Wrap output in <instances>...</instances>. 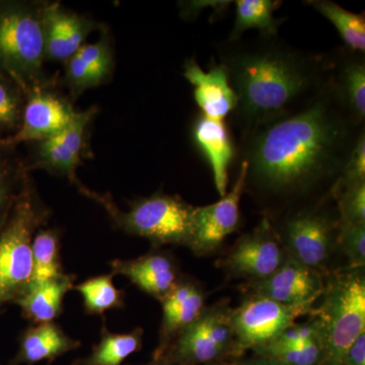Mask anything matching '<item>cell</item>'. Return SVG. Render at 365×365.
<instances>
[{"instance_id":"obj_2","label":"cell","mask_w":365,"mask_h":365,"mask_svg":"<svg viewBox=\"0 0 365 365\" xmlns=\"http://www.w3.org/2000/svg\"><path fill=\"white\" fill-rule=\"evenodd\" d=\"M213 47L237 100L230 118L239 138L297 111L330 79L328 53L300 49L278 35L225 39Z\"/></svg>"},{"instance_id":"obj_8","label":"cell","mask_w":365,"mask_h":365,"mask_svg":"<svg viewBox=\"0 0 365 365\" xmlns=\"http://www.w3.org/2000/svg\"><path fill=\"white\" fill-rule=\"evenodd\" d=\"M100 112L97 106L78 111L66 128L51 137L25 144L26 170H45L51 176L68 180L78 191L85 185L78 178V169L83 160L91 157V127Z\"/></svg>"},{"instance_id":"obj_6","label":"cell","mask_w":365,"mask_h":365,"mask_svg":"<svg viewBox=\"0 0 365 365\" xmlns=\"http://www.w3.org/2000/svg\"><path fill=\"white\" fill-rule=\"evenodd\" d=\"M321 306L314 309L322 330V365H342L353 341L365 332V279L361 269H349L328 280L321 295Z\"/></svg>"},{"instance_id":"obj_1","label":"cell","mask_w":365,"mask_h":365,"mask_svg":"<svg viewBox=\"0 0 365 365\" xmlns=\"http://www.w3.org/2000/svg\"><path fill=\"white\" fill-rule=\"evenodd\" d=\"M365 125L343 109L331 85L297 111L239 138L237 158L246 165L245 190L290 202L337 184Z\"/></svg>"},{"instance_id":"obj_19","label":"cell","mask_w":365,"mask_h":365,"mask_svg":"<svg viewBox=\"0 0 365 365\" xmlns=\"http://www.w3.org/2000/svg\"><path fill=\"white\" fill-rule=\"evenodd\" d=\"M182 76L194 86V100L201 114L213 119L225 120L234 112L237 100L228 81L227 72L220 63L212 62L204 71L194 57L185 60Z\"/></svg>"},{"instance_id":"obj_33","label":"cell","mask_w":365,"mask_h":365,"mask_svg":"<svg viewBox=\"0 0 365 365\" xmlns=\"http://www.w3.org/2000/svg\"><path fill=\"white\" fill-rule=\"evenodd\" d=\"M343 253L347 257L350 269L365 265V225L340 222L337 235Z\"/></svg>"},{"instance_id":"obj_31","label":"cell","mask_w":365,"mask_h":365,"mask_svg":"<svg viewBox=\"0 0 365 365\" xmlns=\"http://www.w3.org/2000/svg\"><path fill=\"white\" fill-rule=\"evenodd\" d=\"M257 356L276 360L285 365H322L324 348L322 341L302 345L278 346L265 344L255 348Z\"/></svg>"},{"instance_id":"obj_3","label":"cell","mask_w":365,"mask_h":365,"mask_svg":"<svg viewBox=\"0 0 365 365\" xmlns=\"http://www.w3.org/2000/svg\"><path fill=\"white\" fill-rule=\"evenodd\" d=\"M52 210L32 176L0 230V314L28 292L33 275V239L47 227Z\"/></svg>"},{"instance_id":"obj_26","label":"cell","mask_w":365,"mask_h":365,"mask_svg":"<svg viewBox=\"0 0 365 365\" xmlns=\"http://www.w3.org/2000/svg\"><path fill=\"white\" fill-rule=\"evenodd\" d=\"M61 230L58 227H41L33 239V285L58 279L66 272L61 263Z\"/></svg>"},{"instance_id":"obj_40","label":"cell","mask_w":365,"mask_h":365,"mask_svg":"<svg viewBox=\"0 0 365 365\" xmlns=\"http://www.w3.org/2000/svg\"><path fill=\"white\" fill-rule=\"evenodd\" d=\"M205 365H237V362H232V364H230V362H225L222 360V361H215V362H211V364H205Z\"/></svg>"},{"instance_id":"obj_21","label":"cell","mask_w":365,"mask_h":365,"mask_svg":"<svg viewBox=\"0 0 365 365\" xmlns=\"http://www.w3.org/2000/svg\"><path fill=\"white\" fill-rule=\"evenodd\" d=\"M204 300L205 294L202 289L196 283L182 278L160 300L163 319L153 359H160L173 340L200 316L205 309Z\"/></svg>"},{"instance_id":"obj_12","label":"cell","mask_w":365,"mask_h":365,"mask_svg":"<svg viewBox=\"0 0 365 365\" xmlns=\"http://www.w3.org/2000/svg\"><path fill=\"white\" fill-rule=\"evenodd\" d=\"M246 165L240 163L239 174L232 191L218 202L194 207L192 232L187 247L196 255H205L220 248L228 235L241 223V199L245 192Z\"/></svg>"},{"instance_id":"obj_4","label":"cell","mask_w":365,"mask_h":365,"mask_svg":"<svg viewBox=\"0 0 365 365\" xmlns=\"http://www.w3.org/2000/svg\"><path fill=\"white\" fill-rule=\"evenodd\" d=\"M79 193L100 204L115 227L125 234L143 237L155 248L188 245L194 206L180 196L157 191L153 195L130 201L128 210H122L110 193H98L86 186Z\"/></svg>"},{"instance_id":"obj_30","label":"cell","mask_w":365,"mask_h":365,"mask_svg":"<svg viewBox=\"0 0 365 365\" xmlns=\"http://www.w3.org/2000/svg\"><path fill=\"white\" fill-rule=\"evenodd\" d=\"M25 93L13 78L0 73V140L20 129L25 109Z\"/></svg>"},{"instance_id":"obj_23","label":"cell","mask_w":365,"mask_h":365,"mask_svg":"<svg viewBox=\"0 0 365 365\" xmlns=\"http://www.w3.org/2000/svg\"><path fill=\"white\" fill-rule=\"evenodd\" d=\"M76 276L66 275L29 288L16 302L24 318L33 324L51 323L63 313V302L66 294L73 289Z\"/></svg>"},{"instance_id":"obj_35","label":"cell","mask_w":365,"mask_h":365,"mask_svg":"<svg viewBox=\"0 0 365 365\" xmlns=\"http://www.w3.org/2000/svg\"><path fill=\"white\" fill-rule=\"evenodd\" d=\"M365 182V130L361 132L334 190Z\"/></svg>"},{"instance_id":"obj_9","label":"cell","mask_w":365,"mask_h":365,"mask_svg":"<svg viewBox=\"0 0 365 365\" xmlns=\"http://www.w3.org/2000/svg\"><path fill=\"white\" fill-rule=\"evenodd\" d=\"M328 196L288 213L281 225L288 255L302 265L318 271L330 258L339 230L340 216L327 209Z\"/></svg>"},{"instance_id":"obj_10","label":"cell","mask_w":365,"mask_h":365,"mask_svg":"<svg viewBox=\"0 0 365 365\" xmlns=\"http://www.w3.org/2000/svg\"><path fill=\"white\" fill-rule=\"evenodd\" d=\"M59 76L57 72L47 83L24 91L26 103L20 129L0 143L19 148L55 135L73 121L78 111L60 90Z\"/></svg>"},{"instance_id":"obj_5","label":"cell","mask_w":365,"mask_h":365,"mask_svg":"<svg viewBox=\"0 0 365 365\" xmlns=\"http://www.w3.org/2000/svg\"><path fill=\"white\" fill-rule=\"evenodd\" d=\"M43 0H0V73L25 91L53 76L46 72Z\"/></svg>"},{"instance_id":"obj_20","label":"cell","mask_w":365,"mask_h":365,"mask_svg":"<svg viewBox=\"0 0 365 365\" xmlns=\"http://www.w3.org/2000/svg\"><path fill=\"white\" fill-rule=\"evenodd\" d=\"M110 267L115 276H123L160 302L180 279L174 258L165 252H151L130 260L115 259L110 262Z\"/></svg>"},{"instance_id":"obj_11","label":"cell","mask_w":365,"mask_h":365,"mask_svg":"<svg viewBox=\"0 0 365 365\" xmlns=\"http://www.w3.org/2000/svg\"><path fill=\"white\" fill-rule=\"evenodd\" d=\"M313 311V306H285L265 297L250 295L241 306L232 309L234 356L267 344L300 317Z\"/></svg>"},{"instance_id":"obj_32","label":"cell","mask_w":365,"mask_h":365,"mask_svg":"<svg viewBox=\"0 0 365 365\" xmlns=\"http://www.w3.org/2000/svg\"><path fill=\"white\" fill-rule=\"evenodd\" d=\"M340 222L365 225V182L334 190Z\"/></svg>"},{"instance_id":"obj_14","label":"cell","mask_w":365,"mask_h":365,"mask_svg":"<svg viewBox=\"0 0 365 365\" xmlns=\"http://www.w3.org/2000/svg\"><path fill=\"white\" fill-rule=\"evenodd\" d=\"M41 24L46 62L61 64L86 44L91 34L100 31L104 25L88 14L66 9L59 1H45Z\"/></svg>"},{"instance_id":"obj_36","label":"cell","mask_w":365,"mask_h":365,"mask_svg":"<svg viewBox=\"0 0 365 365\" xmlns=\"http://www.w3.org/2000/svg\"><path fill=\"white\" fill-rule=\"evenodd\" d=\"M234 1L230 0H192V1H179L178 7L182 20L193 21L198 18L202 9H215L216 18L222 19L227 14L228 9Z\"/></svg>"},{"instance_id":"obj_17","label":"cell","mask_w":365,"mask_h":365,"mask_svg":"<svg viewBox=\"0 0 365 365\" xmlns=\"http://www.w3.org/2000/svg\"><path fill=\"white\" fill-rule=\"evenodd\" d=\"M192 143L212 172L216 191L220 197L227 194L228 168L237 158V144L225 120L196 115L190 128Z\"/></svg>"},{"instance_id":"obj_29","label":"cell","mask_w":365,"mask_h":365,"mask_svg":"<svg viewBox=\"0 0 365 365\" xmlns=\"http://www.w3.org/2000/svg\"><path fill=\"white\" fill-rule=\"evenodd\" d=\"M114 277L113 273L103 274L74 285L73 290L83 299L86 314L102 316L106 312L123 309L126 294L115 285Z\"/></svg>"},{"instance_id":"obj_38","label":"cell","mask_w":365,"mask_h":365,"mask_svg":"<svg viewBox=\"0 0 365 365\" xmlns=\"http://www.w3.org/2000/svg\"><path fill=\"white\" fill-rule=\"evenodd\" d=\"M235 362L237 365H285L276 361V360L257 356V355H255L252 359L239 360V361Z\"/></svg>"},{"instance_id":"obj_7","label":"cell","mask_w":365,"mask_h":365,"mask_svg":"<svg viewBox=\"0 0 365 365\" xmlns=\"http://www.w3.org/2000/svg\"><path fill=\"white\" fill-rule=\"evenodd\" d=\"M232 316V309L225 302L205 307L157 359L170 365H205L234 356Z\"/></svg>"},{"instance_id":"obj_41","label":"cell","mask_w":365,"mask_h":365,"mask_svg":"<svg viewBox=\"0 0 365 365\" xmlns=\"http://www.w3.org/2000/svg\"><path fill=\"white\" fill-rule=\"evenodd\" d=\"M73 365H81V362L78 361V362H76V364H74Z\"/></svg>"},{"instance_id":"obj_24","label":"cell","mask_w":365,"mask_h":365,"mask_svg":"<svg viewBox=\"0 0 365 365\" xmlns=\"http://www.w3.org/2000/svg\"><path fill=\"white\" fill-rule=\"evenodd\" d=\"M31 173L19 148L0 143V230L20 198Z\"/></svg>"},{"instance_id":"obj_25","label":"cell","mask_w":365,"mask_h":365,"mask_svg":"<svg viewBox=\"0 0 365 365\" xmlns=\"http://www.w3.org/2000/svg\"><path fill=\"white\" fill-rule=\"evenodd\" d=\"M235 18L232 32L227 39L237 41L250 30L258 31V35H278L285 18L274 16L282 1L279 0H235Z\"/></svg>"},{"instance_id":"obj_34","label":"cell","mask_w":365,"mask_h":365,"mask_svg":"<svg viewBox=\"0 0 365 365\" xmlns=\"http://www.w3.org/2000/svg\"><path fill=\"white\" fill-rule=\"evenodd\" d=\"M317 340L322 341V330L318 319L313 317V319L304 323H294L288 326L267 344L302 345Z\"/></svg>"},{"instance_id":"obj_28","label":"cell","mask_w":365,"mask_h":365,"mask_svg":"<svg viewBox=\"0 0 365 365\" xmlns=\"http://www.w3.org/2000/svg\"><path fill=\"white\" fill-rule=\"evenodd\" d=\"M306 6L330 21L339 33L343 46L352 51L365 53V14L352 13L331 0H307Z\"/></svg>"},{"instance_id":"obj_16","label":"cell","mask_w":365,"mask_h":365,"mask_svg":"<svg viewBox=\"0 0 365 365\" xmlns=\"http://www.w3.org/2000/svg\"><path fill=\"white\" fill-rule=\"evenodd\" d=\"M285 256L272 222L267 216H264L253 232L244 235L237 242L223 267L237 277L260 280L279 267Z\"/></svg>"},{"instance_id":"obj_22","label":"cell","mask_w":365,"mask_h":365,"mask_svg":"<svg viewBox=\"0 0 365 365\" xmlns=\"http://www.w3.org/2000/svg\"><path fill=\"white\" fill-rule=\"evenodd\" d=\"M81 345V341L69 336L55 322L32 324L21 333L18 352L11 365L52 362L67 353L78 350Z\"/></svg>"},{"instance_id":"obj_27","label":"cell","mask_w":365,"mask_h":365,"mask_svg":"<svg viewBox=\"0 0 365 365\" xmlns=\"http://www.w3.org/2000/svg\"><path fill=\"white\" fill-rule=\"evenodd\" d=\"M143 329L135 328L127 333H112L103 326L100 341L81 365H122L125 360L143 347Z\"/></svg>"},{"instance_id":"obj_18","label":"cell","mask_w":365,"mask_h":365,"mask_svg":"<svg viewBox=\"0 0 365 365\" xmlns=\"http://www.w3.org/2000/svg\"><path fill=\"white\" fill-rule=\"evenodd\" d=\"M331 85L343 109L359 125H365V53L344 46L329 52Z\"/></svg>"},{"instance_id":"obj_13","label":"cell","mask_w":365,"mask_h":365,"mask_svg":"<svg viewBox=\"0 0 365 365\" xmlns=\"http://www.w3.org/2000/svg\"><path fill=\"white\" fill-rule=\"evenodd\" d=\"M98 32L96 42L86 43L67 60L59 76L60 86L68 91L73 104L86 91L107 85L114 78L116 59L111 30L104 24Z\"/></svg>"},{"instance_id":"obj_37","label":"cell","mask_w":365,"mask_h":365,"mask_svg":"<svg viewBox=\"0 0 365 365\" xmlns=\"http://www.w3.org/2000/svg\"><path fill=\"white\" fill-rule=\"evenodd\" d=\"M342 365H365V332L360 334L346 350Z\"/></svg>"},{"instance_id":"obj_15","label":"cell","mask_w":365,"mask_h":365,"mask_svg":"<svg viewBox=\"0 0 365 365\" xmlns=\"http://www.w3.org/2000/svg\"><path fill=\"white\" fill-rule=\"evenodd\" d=\"M325 287L318 270L306 267L285 256L271 275L252 283L251 295L265 297L285 306H313Z\"/></svg>"},{"instance_id":"obj_39","label":"cell","mask_w":365,"mask_h":365,"mask_svg":"<svg viewBox=\"0 0 365 365\" xmlns=\"http://www.w3.org/2000/svg\"><path fill=\"white\" fill-rule=\"evenodd\" d=\"M144 365H170L165 362V360L163 359H153V361L150 362V364H144Z\"/></svg>"}]
</instances>
